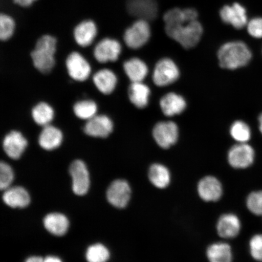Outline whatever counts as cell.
<instances>
[{"label": "cell", "instance_id": "obj_26", "mask_svg": "<svg viewBox=\"0 0 262 262\" xmlns=\"http://www.w3.org/2000/svg\"><path fill=\"white\" fill-rule=\"evenodd\" d=\"M148 177L150 182L157 188H165L171 182V173L162 164H153L149 169Z\"/></svg>", "mask_w": 262, "mask_h": 262}, {"label": "cell", "instance_id": "obj_3", "mask_svg": "<svg viewBox=\"0 0 262 262\" xmlns=\"http://www.w3.org/2000/svg\"><path fill=\"white\" fill-rule=\"evenodd\" d=\"M166 34L185 49L195 47L201 40L204 28L198 19L178 25H165Z\"/></svg>", "mask_w": 262, "mask_h": 262}, {"label": "cell", "instance_id": "obj_5", "mask_svg": "<svg viewBox=\"0 0 262 262\" xmlns=\"http://www.w3.org/2000/svg\"><path fill=\"white\" fill-rule=\"evenodd\" d=\"M72 178V189L75 195L83 196L89 191L91 180L86 164L82 160H75L70 167Z\"/></svg>", "mask_w": 262, "mask_h": 262}, {"label": "cell", "instance_id": "obj_21", "mask_svg": "<svg viewBox=\"0 0 262 262\" xmlns=\"http://www.w3.org/2000/svg\"><path fill=\"white\" fill-rule=\"evenodd\" d=\"M160 105L165 116L172 117L181 114L185 111L186 102L185 98L180 95L170 93L161 98Z\"/></svg>", "mask_w": 262, "mask_h": 262}, {"label": "cell", "instance_id": "obj_18", "mask_svg": "<svg viewBox=\"0 0 262 262\" xmlns=\"http://www.w3.org/2000/svg\"><path fill=\"white\" fill-rule=\"evenodd\" d=\"M128 10L139 18L152 20L158 13V5L156 0H129Z\"/></svg>", "mask_w": 262, "mask_h": 262}, {"label": "cell", "instance_id": "obj_19", "mask_svg": "<svg viewBox=\"0 0 262 262\" xmlns=\"http://www.w3.org/2000/svg\"><path fill=\"white\" fill-rule=\"evenodd\" d=\"M43 225L49 233L60 237L67 234L70 228V221L62 213L51 212L44 217Z\"/></svg>", "mask_w": 262, "mask_h": 262}, {"label": "cell", "instance_id": "obj_20", "mask_svg": "<svg viewBox=\"0 0 262 262\" xmlns=\"http://www.w3.org/2000/svg\"><path fill=\"white\" fill-rule=\"evenodd\" d=\"M241 229V222L236 215L226 214L221 216L217 224V230L220 236L232 238L237 236Z\"/></svg>", "mask_w": 262, "mask_h": 262}, {"label": "cell", "instance_id": "obj_23", "mask_svg": "<svg viewBox=\"0 0 262 262\" xmlns=\"http://www.w3.org/2000/svg\"><path fill=\"white\" fill-rule=\"evenodd\" d=\"M124 70L132 83L142 82L148 74L146 64L138 58H133L124 63Z\"/></svg>", "mask_w": 262, "mask_h": 262}, {"label": "cell", "instance_id": "obj_39", "mask_svg": "<svg viewBox=\"0 0 262 262\" xmlns=\"http://www.w3.org/2000/svg\"><path fill=\"white\" fill-rule=\"evenodd\" d=\"M44 258L40 256H33L29 257L26 260L25 262H43Z\"/></svg>", "mask_w": 262, "mask_h": 262}, {"label": "cell", "instance_id": "obj_40", "mask_svg": "<svg viewBox=\"0 0 262 262\" xmlns=\"http://www.w3.org/2000/svg\"><path fill=\"white\" fill-rule=\"evenodd\" d=\"M258 123H259V130L262 134V114H261L259 117H258Z\"/></svg>", "mask_w": 262, "mask_h": 262}, {"label": "cell", "instance_id": "obj_31", "mask_svg": "<svg viewBox=\"0 0 262 262\" xmlns=\"http://www.w3.org/2000/svg\"><path fill=\"white\" fill-rule=\"evenodd\" d=\"M74 111L76 116L80 119L90 120L96 116L97 106L92 100L81 101L75 104Z\"/></svg>", "mask_w": 262, "mask_h": 262}, {"label": "cell", "instance_id": "obj_16", "mask_svg": "<svg viewBox=\"0 0 262 262\" xmlns=\"http://www.w3.org/2000/svg\"><path fill=\"white\" fill-rule=\"evenodd\" d=\"M5 204L12 208H25L31 203L29 192L22 186H11L5 190L2 196Z\"/></svg>", "mask_w": 262, "mask_h": 262}, {"label": "cell", "instance_id": "obj_9", "mask_svg": "<svg viewBox=\"0 0 262 262\" xmlns=\"http://www.w3.org/2000/svg\"><path fill=\"white\" fill-rule=\"evenodd\" d=\"M254 158V150L247 143H238L229 150L228 162L229 165L234 168H248L253 163Z\"/></svg>", "mask_w": 262, "mask_h": 262}, {"label": "cell", "instance_id": "obj_27", "mask_svg": "<svg viewBox=\"0 0 262 262\" xmlns=\"http://www.w3.org/2000/svg\"><path fill=\"white\" fill-rule=\"evenodd\" d=\"M209 262H232V253L230 246L219 242L209 246L206 251Z\"/></svg>", "mask_w": 262, "mask_h": 262}, {"label": "cell", "instance_id": "obj_32", "mask_svg": "<svg viewBox=\"0 0 262 262\" xmlns=\"http://www.w3.org/2000/svg\"><path fill=\"white\" fill-rule=\"evenodd\" d=\"M231 136L238 143H247L251 137L250 126L243 121H236L232 124L230 128Z\"/></svg>", "mask_w": 262, "mask_h": 262}, {"label": "cell", "instance_id": "obj_35", "mask_svg": "<svg viewBox=\"0 0 262 262\" xmlns=\"http://www.w3.org/2000/svg\"><path fill=\"white\" fill-rule=\"evenodd\" d=\"M250 251L254 260L262 262V234H256L251 238Z\"/></svg>", "mask_w": 262, "mask_h": 262}, {"label": "cell", "instance_id": "obj_14", "mask_svg": "<svg viewBox=\"0 0 262 262\" xmlns=\"http://www.w3.org/2000/svg\"><path fill=\"white\" fill-rule=\"evenodd\" d=\"M113 123L106 116H95L85 124L84 132L87 135L99 138H106L113 132Z\"/></svg>", "mask_w": 262, "mask_h": 262}, {"label": "cell", "instance_id": "obj_28", "mask_svg": "<svg viewBox=\"0 0 262 262\" xmlns=\"http://www.w3.org/2000/svg\"><path fill=\"white\" fill-rule=\"evenodd\" d=\"M32 116L38 125L46 126L53 120L54 112L52 107L45 102L38 103L32 111Z\"/></svg>", "mask_w": 262, "mask_h": 262}, {"label": "cell", "instance_id": "obj_30", "mask_svg": "<svg viewBox=\"0 0 262 262\" xmlns=\"http://www.w3.org/2000/svg\"><path fill=\"white\" fill-rule=\"evenodd\" d=\"M16 28L15 19L8 13L2 12L0 14V39L6 41L14 35Z\"/></svg>", "mask_w": 262, "mask_h": 262}, {"label": "cell", "instance_id": "obj_1", "mask_svg": "<svg viewBox=\"0 0 262 262\" xmlns=\"http://www.w3.org/2000/svg\"><path fill=\"white\" fill-rule=\"evenodd\" d=\"M218 59L221 68L234 70L250 63L252 52L243 41H229L219 49Z\"/></svg>", "mask_w": 262, "mask_h": 262}, {"label": "cell", "instance_id": "obj_34", "mask_svg": "<svg viewBox=\"0 0 262 262\" xmlns=\"http://www.w3.org/2000/svg\"><path fill=\"white\" fill-rule=\"evenodd\" d=\"M247 206L253 214L262 215V191L251 192L247 199Z\"/></svg>", "mask_w": 262, "mask_h": 262}, {"label": "cell", "instance_id": "obj_37", "mask_svg": "<svg viewBox=\"0 0 262 262\" xmlns=\"http://www.w3.org/2000/svg\"><path fill=\"white\" fill-rule=\"evenodd\" d=\"M38 1V0H12L15 5L22 8H30Z\"/></svg>", "mask_w": 262, "mask_h": 262}, {"label": "cell", "instance_id": "obj_4", "mask_svg": "<svg viewBox=\"0 0 262 262\" xmlns=\"http://www.w3.org/2000/svg\"><path fill=\"white\" fill-rule=\"evenodd\" d=\"M150 35L151 29L148 21L139 18L124 31L123 40L129 48L137 49L148 42Z\"/></svg>", "mask_w": 262, "mask_h": 262}, {"label": "cell", "instance_id": "obj_38", "mask_svg": "<svg viewBox=\"0 0 262 262\" xmlns=\"http://www.w3.org/2000/svg\"><path fill=\"white\" fill-rule=\"evenodd\" d=\"M43 262H63L60 258L55 255H48L44 258Z\"/></svg>", "mask_w": 262, "mask_h": 262}, {"label": "cell", "instance_id": "obj_6", "mask_svg": "<svg viewBox=\"0 0 262 262\" xmlns=\"http://www.w3.org/2000/svg\"><path fill=\"white\" fill-rule=\"evenodd\" d=\"M179 76L180 71L178 66L171 59L165 58L156 65L152 79L157 86L163 87L174 83Z\"/></svg>", "mask_w": 262, "mask_h": 262}, {"label": "cell", "instance_id": "obj_8", "mask_svg": "<svg viewBox=\"0 0 262 262\" xmlns=\"http://www.w3.org/2000/svg\"><path fill=\"white\" fill-rule=\"evenodd\" d=\"M152 134L157 145L163 149H168L178 140V126L171 121L159 122L154 127Z\"/></svg>", "mask_w": 262, "mask_h": 262}, {"label": "cell", "instance_id": "obj_33", "mask_svg": "<svg viewBox=\"0 0 262 262\" xmlns=\"http://www.w3.org/2000/svg\"><path fill=\"white\" fill-rule=\"evenodd\" d=\"M14 180V172L8 163L2 162L0 163V189L5 191L12 186Z\"/></svg>", "mask_w": 262, "mask_h": 262}, {"label": "cell", "instance_id": "obj_12", "mask_svg": "<svg viewBox=\"0 0 262 262\" xmlns=\"http://www.w3.org/2000/svg\"><path fill=\"white\" fill-rule=\"evenodd\" d=\"M98 29L96 22L92 19H84L78 22L73 30L74 40L83 48L93 43L98 35Z\"/></svg>", "mask_w": 262, "mask_h": 262}, {"label": "cell", "instance_id": "obj_2", "mask_svg": "<svg viewBox=\"0 0 262 262\" xmlns=\"http://www.w3.org/2000/svg\"><path fill=\"white\" fill-rule=\"evenodd\" d=\"M57 44V38L50 34L42 35L36 42L31 56L34 67L41 73H50L54 68Z\"/></svg>", "mask_w": 262, "mask_h": 262}, {"label": "cell", "instance_id": "obj_29", "mask_svg": "<svg viewBox=\"0 0 262 262\" xmlns=\"http://www.w3.org/2000/svg\"><path fill=\"white\" fill-rule=\"evenodd\" d=\"M111 256L110 251L105 245L97 243L87 248L85 258L88 262H107Z\"/></svg>", "mask_w": 262, "mask_h": 262}, {"label": "cell", "instance_id": "obj_22", "mask_svg": "<svg viewBox=\"0 0 262 262\" xmlns=\"http://www.w3.org/2000/svg\"><path fill=\"white\" fill-rule=\"evenodd\" d=\"M63 140V134L60 129L54 126H44L40 136L38 143L42 149L52 150L60 146Z\"/></svg>", "mask_w": 262, "mask_h": 262}, {"label": "cell", "instance_id": "obj_36", "mask_svg": "<svg viewBox=\"0 0 262 262\" xmlns=\"http://www.w3.org/2000/svg\"><path fill=\"white\" fill-rule=\"evenodd\" d=\"M247 31L251 37L255 38H262V17H255L249 21Z\"/></svg>", "mask_w": 262, "mask_h": 262}, {"label": "cell", "instance_id": "obj_13", "mask_svg": "<svg viewBox=\"0 0 262 262\" xmlns=\"http://www.w3.org/2000/svg\"><path fill=\"white\" fill-rule=\"evenodd\" d=\"M69 75L74 80L79 81L86 80L91 74V67L82 55L77 52H72L66 61Z\"/></svg>", "mask_w": 262, "mask_h": 262}, {"label": "cell", "instance_id": "obj_7", "mask_svg": "<svg viewBox=\"0 0 262 262\" xmlns=\"http://www.w3.org/2000/svg\"><path fill=\"white\" fill-rule=\"evenodd\" d=\"M131 196L130 186L126 180H114L108 186L106 199L110 205L114 207L123 209L128 205Z\"/></svg>", "mask_w": 262, "mask_h": 262}, {"label": "cell", "instance_id": "obj_11", "mask_svg": "<svg viewBox=\"0 0 262 262\" xmlns=\"http://www.w3.org/2000/svg\"><path fill=\"white\" fill-rule=\"evenodd\" d=\"M219 14L223 22L231 25L235 29H241L247 26V10L238 3L224 6L221 9Z\"/></svg>", "mask_w": 262, "mask_h": 262}, {"label": "cell", "instance_id": "obj_17", "mask_svg": "<svg viewBox=\"0 0 262 262\" xmlns=\"http://www.w3.org/2000/svg\"><path fill=\"white\" fill-rule=\"evenodd\" d=\"M198 191L201 198L206 202L217 201L223 194L221 183L212 176L203 178L199 183Z\"/></svg>", "mask_w": 262, "mask_h": 262}, {"label": "cell", "instance_id": "obj_15", "mask_svg": "<svg viewBox=\"0 0 262 262\" xmlns=\"http://www.w3.org/2000/svg\"><path fill=\"white\" fill-rule=\"evenodd\" d=\"M27 146V140L20 133L16 130H13L6 135L3 143L5 153L14 160L20 158Z\"/></svg>", "mask_w": 262, "mask_h": 262}, {"label": "cell", "instance_id": "obj_10", "mask_svg": "<svg viewBox=\"0 0 262 262\" xmlns=\"http://www.w3.org/2000/svg\"><path fill=\"white\" fill-rule=\"evenodd\" d=\"M122 52L120 42L112 38H104L96 45L94 55L96 60L101 63L108 61H116Z\"/></svg>", "mask_w": 262, "mask_h": 262}, {"label": "cell", "instance_id": "obj_25", "mask_svg": "<svg viewBox=\"0 0 262 262\" xmlns=\"http://www.w3.org/2000/svg\"><path fill=\"white\" fill-rule=\"evenodd\" d=\"M94 83L101 93L110 94L116 88L117 78L116 75L110 70H100L94 75Z\"/></svg>", "mask_w": 262, "mask_h": 262}, {"label": "cell", "instance_id": "obj_24", "mask_svg": "<svg viewBox=\"0 0 262 262\" xmlns=\"http://www.w3.org/2000/svg\"><path fill=\"white\" fill-rule=\"evenodd\" d=\"M128 93L130 101L134 106L140 109L147 106L150 94L149 88L147 85L142 82L132 83Z\"/></svg>", "mask_w": 262, "mask_h": 262}]
</instances>
